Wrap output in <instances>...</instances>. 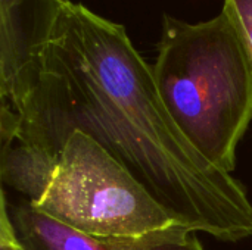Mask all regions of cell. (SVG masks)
<instances>
[{"mask_svg": "<svg viewBox=\"0 0 252 250\" xmlns=\"http://www.w3.org/2000/svg\"><path fill=\"white\" fill-rule=\"evenodd\" d=\"M0 250H30L19 239L7 206L6 193L0 196Z\"/></svg>", "mask_w": 252, "mask_h": 250, "instance_id": "obj_8", "label": "cell"}, {"mask_svg": "<svg viewBox=\"0 0 252 250\" xmlns=\"http://www.w3.org/2000/svg\"><path fill=\"white\" fill-rule=\"evenodd\" d=\"M10 212L19 239L30 250H205L196 231L179 222L136 237H96L47 217L28 200Z\"/></svg>", "mask_w": 252, "mask_h": 250, "instance_id": "obj_4", "label": "cell"}, {"mask_svg": "<svg viewBox=\"0 0 252 250\" xmlns=\"http://www.w3.org/2000/svg\"><path fill=\"white\" fill-rule=\"evenodd\" d=\"M31 205L96 237H136L177 222L123 164L81 131L68 137L43 197Z\"/></svg>", "mask_w": 252, "mask_h": 250, "instance_id": "obj_3", "label": "cell"}, {"mask_svg": "<svg viewBox=\"0 0 252 250\" xmlns=\"http://www.w3.org/2000/svg\"><path fill=\"white\" fill-rule=\"evenodd\" d=\"M152 71L183 136L208 162L232 174L252 121V62L227 15L221 10L190 24L165 13Z\"/></svg>", "mask_w": 252, "mask_h": 250, "instance_id": "obj_2", "label": "cell"}, {"mask_svg": "<svg viewBox=\"0 0 252 250\" xmlns=\"http://www.w3.org/2000/svg\"><path fill=\"white\" fill-rule=\"evenodd\" d=\"M223 12L241 34L252 62V0H224Z\"/></svg>", "mask_w": 252, "mask_h": 250, "instance_id": "obj_7", "label": "cell"}, {"mask_svg": "<svg viewBox=\"0 0 252 250\" xmlns=\"http://www.w3.org/2000/svg\"><path fill=\"white\" fill-rule=\"evenodd\" d=\"M0 97L18 113V141L58 158L68 137L81 131L179 224L220 242L252 237L245 187L183 136L124 25L69 1L49 43Z\"/></svg>", "mask_w": 252, "mask_h": 250, "instance_id": "obj_1", "label": "cell"}, {"mask_svg": "<svg viewBox=\"0 0 252 250\" xmlns=\"http://www.w3.org/2000/svg\"><path fill=\"white\" fill-rule=\"evenodd\" d=\"M71 0H0V91L43 50Z\"/></svg>", "mask_w": 252, "mask_h": 250, "instance_id": "obj_5", "label": "cell"}, {"mask_svg": "<svg viewBox=\"0 0 252 250\" xmlns=\"http://www.w3.org/2000/svg\"><path fill=\"white\" fill-rule=\"evenodd\" d=\"M0 155L3 184L24 193L28 202L37 203L52 180L58 158L35 144L18 140L1 147Z\"/></svg>", "mask_w": 252, "mask_h": 250, "instance_id": "obj_6", "label": "cell"}]
</instances>
